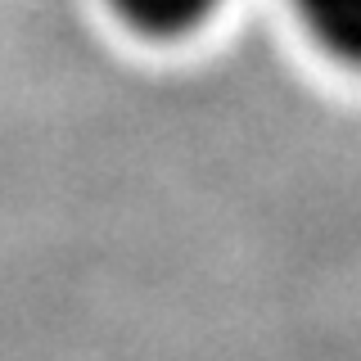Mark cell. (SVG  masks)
Returning <instances> with one entry per match:
<instances>
[{
    "label": "cell",
    "instance_id": "cell-1",
    "mask_svg": "<svg viewBox=\"0 0 361 361\" xmlns=\"http://www.w3.org/2000/svg\"><path fill=\"white\" fill-rule=\"evenodd\" d=\"M302 27L348 63H361V0H293Z\"/></svg>",
    "mask_w": 361,
    "mask_h": 361
},
{
    "label": "cell",
    "instance_id": "cell-2",
    "mask_svg": "<svg viewBox=\"0 0 361 361\" xmlns=\"http://www.w3.org/2000/svg\"><path fill=\"white\" fill-rule=\"evenodd\" d=\"M135 32H149V37H176L190 32L195 23H203L217 9V0H109Z\"/></svg>",
    "mask_w": 361,
    "mask_h": 361
}]
</instances>
